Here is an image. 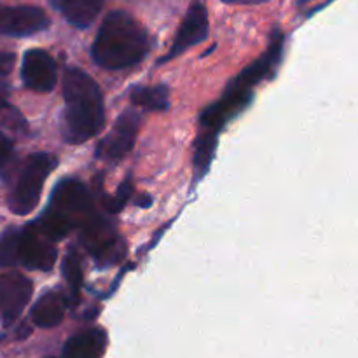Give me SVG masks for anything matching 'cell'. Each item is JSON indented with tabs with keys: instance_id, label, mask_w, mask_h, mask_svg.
<instances>
[{
	"instance_id": "44dd1931",
	"label": "cell",
	"mask_w": 358,
	"mask_h": 358,
	"mask_svg": "<svg viewBox=\"0 0 358 358\" xmlns=\"http://www.w3.org/2000/svg\"><path fill=\"white\" fill-rule=\"evenodd\" d=\"M10 156H13V143L0 131V168L6 166Z\"/></svg>"
},
{
	"instance_id": "4fadbf2b",
	"label": "cell",
	"mask_w": 358,
	"mask_h": 358,
	"mask_svg": "<svg viewBox=\"0 0 358 358\" xmlns=\"http://www.w3.org/2000/svg\"><path fill=\"white\" fill-rule=\"evenodd\" d=\"M65 317V299L56 292H48L31 308V322L37 327H56Z\"/></svg>"
},
{
	"instance_id": "9a60e30c",
	"label": "cell",
	"mask_w": 358,
	"mask_h": 358,
	"mask_svg": "<svg viewBox=\"0 0 358 358\" xmlns=\"http://www.w3.org/2000/svg\"><path fill=\"white\" fill-rule=\"evenodd\" d=\"M131 101L138 107L147 110H166L170 101H168V87L166 86H145L135 87L131 91Z\"/></svg>"
},
{
	"instance_id": "d6986e66",
	"label": "cell",
	"mask_w": 358,
	"mask_h": 358,
	"mask_svg": "<svg viewBox=\"0 0 358 358\" xmlns=\"http://www.w3.org/2000/svg\"><path fill=\"white\" fill-rule=\"evenodd\" d=\"M14 66V55L10 52H0V105L6 103V94L9 86H7V76Z\"/></svg>"
},
{
	"instance_id": "7a4b0ae2",
	"label": "cell",
	"mask_w": 358,
	"mask_h": 358,
	"mask_svg": "<svg viewBox=\"0 0 358 358\" xmlns=\"http://www.w3.org/2000/svg\"><path fill=\"white\" fill-rule=\"evenodd\" d=\"M91 52L101 69H129L149 52V35L135 17L124 10H114L101 23Z\"/></svg>"
},
{
	"instance_id": "ac0fdd59",
	"label": "cell",
	"mask_w": 358,
	"mask_h": 358,
	"mask_svg": "<svg viewBox=\"0 0 358 358\" xmlns=\"http://www.w3.org/2000/svg\"><path fill=\"white\" fill-rule=\"evenodd\" d=\"M63 276L72 289L73 296H77L83 285V268H80V257L76 250H70L63 261Z\"/></svg>"
},
{
	"instance_id": "9c48e42d",
	"label": "cell",
	"mask_w": 358,
	"mask_h": 358,
	"mask_svg": "<svg viewBox=\"0 0 358 358\" xmlns=\"http://www.w3.org/2000/svg\"><path fill=\"white\" fill-rule=\"evenodd\" d=\"M34 285L27 276L20 273L0 275V317L3 324L9 325L23 313L24 306L30 303Z\"/></svg>"
},
{
	"instance_id": "5bb4252c",
	"label": "cell",
	"mask_w": 358,
	"mask_h": 358,
	"mask_svg": "<svg viewBox=\"0 0 358 358\" xmlns=\"http://www.w3.org/2000/svg\"><path fill=\"white\" fill-rule=\"evenodd\" d=\"M105 0H58L65 20L77 28H87L100 14Z\"/></svg>"
},
{
	"instance_id": "cb8c5ba5",
	"label": "cell",
	"mask_w": 358,
	"mask_h": 358,
	"mask_svg": "<svg viewBox=\"0 0 358 358\" xmlns=\"http://www.w3.org/2000/svg\"><path fill=\"white\" fill-rule=\"evenodd\" d=\"M48 358H55V357H48Z\"/></svg>"
},
{
	"instance_id": "30bf717a",
	"label": "cell",
	"mask_w": 358,
	"mask_h": 358,
	"mask_svg": "<svg viewBox=\"0 0 358 358\" xmlns=\"http://www.w3.org/2000/svg\"><path fill=\"white\" fill-rule=\"evenodd\" d=\"M206 37H208V14H206L205 6L201 2H194L189 7L180 28H178L170 52L161 62H170L175 56L182 55L189 48L205 41Z\"/></svg>"
},
{
	"instance_id": "3957f363",
	"label": "cell",
	"mask_w": 358,
	"mask_h": 358,
	"mask_svg": "<svg viewBox=\"0 0 358 358\" xmlns=\"http://www.w3.org/2000/svg\"><path fill=\"white\" fill-rule=\"evenodd\" d=\"M283 52V34L280 30H276L273 34L271 44H269L268 51L257 59V62L252 63L250 66L243 70L238 77H234L231 80L229 86L224 91V96L220 98L217 103L210 105L203 110L201 114V124L206 129H213V131H219L227 121H229L233 115H236L238 112L243 110L252 100V91L254 87L261 83L262 79L271 76L275 72L276 65H278L280 58H282Z\"/></svg>"
},
{
	"instance_id": "ba28073f",
	"label": "cell",
	"mask_w": 358,
	"mask_h": 358,
	"mask_svg": "<svg viewBox=\"0 0 358 358\" xmlns=\"http://www.w3.org/2000/svg\"><path fill=\"white\" fill-rule=\"evenodd\" d=\"M138 128L140 115L135 110H128L119 115L107 138L101 140L100 145H98V156L112 161L124 157L135 145Z\"/></svg>"
},
{
	"instance_id": "7c38bea8",
	"label": "cell",
	"mask_w": 358,
	"mask_h": 358,
	"mask_svg": "<svg viewBox=\"0 0 358 358\" xmlns=\"http://www.w3.org/2000/svg\"><path fill=\"white\" fill-rule=\"evenodd\" d=\"M107 341L103 329H87L72 336L65 343L62 358H101L107 348Z\"/></svg>"
},
{
	"instance_id": "e0dca14e",
	"label": "cell",
	"mask_w": 358,
	"mask_h": 358,
	"mask_svg": "<svg viewBox=\"0 0 358 358\" xmlns=\"http://www.w3.org/2000/svg\"><path fill=\"white\" fill-rule=\"evenodd\" d=\"M17 250H20V229L10 227L0 236V268L17 264Z\"/></svg>"
},
{
	"instance_id": "7402d4cb",
	"label": "cell",
	"mask_w": 358,
	"mask_h": 358,
	"mask_svg": "<svg viewBox=\"0 0 358 358\" xmlns=\"http://www.w3.org/2000/svg\"><path fill=\"white\" fill-rule=\"evenodd\" d=\"M227 3H259V2H264V0H224Z\"/></svg>"
},
{
	"instance_id": "8992f818",
	"label": "cell",
	"mask_w": 358,
	"mask_h": 358,
	"mask_svg": "<svg viewBox=\"0 0 358 358\" xmlns=\"http://www.w3.org/2000/svg\"><path fill=\"white\" fill-rule=\"evenodd\" d=\"M56 248L52 241L41 231L38 224L20 229V250H17V264L28 269L49 271L55 266Z\"/></svg>"
},
{
	"instance_id": "603a6c76",
	"label": "cell",
	"mask_w": 358,
	"mask_h": 358,
	"mask_svg": "<svg viewBox=\"0 0 358 358\" xmlns=\"http://www.w3.org/2000/svg\"><path fill=\"white\" fill-rule=\"evenodd\" d=\"M304 2H310V0H301V3H304Z\"/></svg>"
},
{
	"instance_id": "2e32d148",
	"label": "cell",
	"mask_w": 358,
	"mask_h": 358,
	"mask_svg": "<svg viewBox=\"0 0 358 358\" xmlns=\"http://www.w3.org/2000/svg\"><path fill=\"white\" fill-rule=\"evenodd\" d=\"M217 149V131H212V129H206L205 133L199 135V138L196 140L194 143V170L198 178L201 177L203 173L208 171L210 163L213 159V154H215Z\"/></svg>"
},
{
	"instance_id": "ffe728a7",
	"label": "cell",
	"mask_w": 358,
	"mask_h": 358,
	"mask_svg": "<svg viewBox=\"0 0 358 358\" xmlns=\"http://www.w3.org/2000/svg\"><path fill=\"white\" fill-rule=\"evenodd\" d=\"M131 191H133L131 180H129V178H128V180H126L124 184H122L121 187H119L117 194H115L114 198H108V199H107V208H108V212L117 213L119 210L124 208L126 201H128V198H129V196H131Z\"/></svg>"
},
{
	"instance_id": "52a82bcc",
	"label": "cell",
	"mask_w": 358,
	"mask_h": 358,
	"mask_svg": "<svg viewBox=\"0 0 358 358\" xmlns=\"http://www.w3.org/2000/svg\"><path fill=\"white\" fill-rule=\"evenodd\" d=\"M49 27V17L41 7L2 6L0 3V35L28 37Z\"/></svg>"
},
{
	"instance_id": "277c9868",
	"label": "cell",
	"mask_w": 358,
	"mask_h": 358,
	"mask_svg": "<svg viewBox=\"0 0 358 358\" xmlns=\"http://www.w3.org/2000/svg\"><path fill=\"white\" fill-rule=\"evenodd\" d=\"M56 166V159L49 154H31L17 177L14 191L10 192L9 208L16 215H28L38 205L45 178Z\"/></svg>"
},
{
	"instance_id": "8fae6325",
	"label": "cell",
	"mask_w": 358,
	"mask_h": 358,
	"mask_svg": "<svg viewBox=\"0 0 358 358\" xmlns=\"http://www.w3.org/2000/svg\"><path fill=\"white\" fill-rule=\"evenodd\" d=\"M23 84L37 93H49L56 84L55 59L42 49H30L24 52L21 65Z\"/></svg>"
},
{
	"instance_id": "5b68a950",
	"label": "cell",
	"mask_w": 358,
	"mask_h": 358,
	"mask_svg": "<svg viewBox=\"0 0 358 358\" xmlns=\"http://www.w3.org/2000/svg\"><path fill=\"white\" fill-rule=\"evenodd\" d=\"M49 208L69 217L76 224V227L83 226L87 219L94 215L90 191L76 178H65L56 185Z\"/></svg>"
},
{
	"instance_id": "6da1fadb",
	"label": "cell",
	"mask_w": 358,
	"mask_h": 358,
	"mask_svg": "<svg viewBox=\"0 0 358 358\" xmlns=\"http://www.w3.org/2000/svg\"><path fill=\"white\" fill-rule=\"evenodd\" d=\"M63 136L69 143H84L96 136L105 124L103 96L93 77L69 69L63 77Z\"/></svg>"
}]
</instances>
